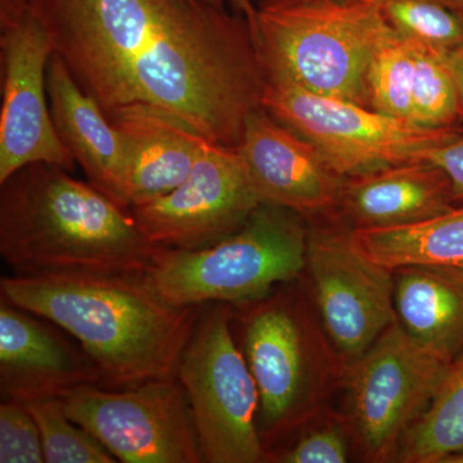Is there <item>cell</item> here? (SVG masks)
Returning a JSON list of instances; mask_svg holds the SVG:
<instances>
[{
    "label": "cell",
    "instance_id": "1",
    "mask_svg": "<svg viewBox=\"0 0 463 463\" xmlns=\"http://www.w3.org/2000/svg\"><path fill=\"white\" fill-rule=\"evenodd\" d=\"M53 53L106 115L165 109L215 145L239 149L263 108L249 21L201 0H32Z\"/></svg>",
    "mask_w": 463,
    "mask_h": 463
},
{
    "label": "cell",
    "instance_id": "2",
    "mask_svg": "<svg viewBox=\"0 0 463 463\" xmlns=\"http://www.w3.org/2000/svg\"><path fill=\"white\" fill-rule=\"evenodd\" d=\"M0 298L56 323L93 359L106 388L176 377L201 307L167 300L147 272L8 274Z\"/></svg>",
    "mask_w": 463,
    "mask_h": 463
},
{
    "label": "cell",
    "instance_id": "3",
    "mask_svg": "<svg viewBox=\"0 0 463 463\" xmlns=\"http://www.w3.org/2000/svg\"><path fill=\"white\" fill-rule=\"evenodd\" d=\"M161 249L129 209L62 167L33 163L0 183V255L12 274L148 272Z\"/></svg>",
    "mask_w": 463,
    "mask_h": 463
},
{
    "label": "cell",
    "instance_id": "4",
    "mask_svg": "<svg viewBox=\"0 0 463 463\" xmlns=\"http://www.w3.org/2000/svg\"><path fill=\"white\" fill-rule=\"evenodd\" d=\"M241 350L259 392L258 429L267 458L321 412L344 367L300 288L232 307Z\"/></svg>",
    "mask_w": 463,
    "mask_h": 463
},
{
    "label": "cell",
    "instance_id": "5",
    "mask_svg": "<svg viewBox=\"0 0 463 463\" xmlns=\"http://www.w3.org/2000/svg\"><path fill=\"white\" fill-rule=\"evenodd\" d=\"M251 29L263 74L367 108V74L394 33L377 0H334L258 11Z\"/></svg>",
    "mask_w": 463,
    "mask_h": 463
},
{
    "label": "cell",
    "instance_id": "6",
    "mask_svg": "<svg viewBox=\"0 0 463 463\" xmlns=\"http://www.w3.org/2000/svg\"><path fill=\"white\" fill-rule=\"evenodd\" d=\"M309 223L285 207L261 203L231 236L199 250L161 249L148 276L179 307L245 306L307 269Z\"/></svg>",
    "mask_w": 463,
    "mask_h": 463
},
{
    "label": "cell",
    "instance_id": "7",
    "mask_svg": "<svg viewBox=\"0 0 463 463\" xmlns=\"http://www.w3.org/2000/svg\"><path fill=\"white\" fill-rule=\"evenodd\" d=\"M176 377L188 395L203 463L267 462L259 392L232 328V307H201Z\"/></svg>",
    "mask_w": 463,
    "mask_h": 463
},
{
    "label": "cell",
    "instance_id": "8",
    "mask_svg": "<svg viewBox=\"0 0 463 463\" xmlns=\"http://www.w3.org/2000/svg\"><path fill=\"white\" fill-rule=\"evenodd\" d=\"M261 106L309 142L344 178L425 160L463 129H428L350 100L319 96L277 75H264Z\"/></svg>",
    "mask_w": 463,
    "mask_h": 463
},
{
    "label": "cell",
    "instance_id": "9",
    "mask_svg": "<svg viewBox=\"0 0 463 463\" xmlns=\"http://www.w3.org/2000/svg\"><path fill=\"white\" fill-rule=\"evenodd\" d=\"M450 362L395 322L344 368L355 446L370 462H397L408 430L425 413Z\"/></svg>",
    "mask_w": 463,
    "mask_h": 463
},
{
    "label": "cell",
    "instance_id": "10",
    "mask_svg": "<svg viewBox=\"0 0 463 463\" xmlns=\"http://www.w3.org/2000/svg\"><path fill=\"white\" fill-rule=\"evenodd\" d=\"M307 270L323 331L345 368L398 322L394 270L358 249L336 218L309 223Z\"/></svg>",
    "mask_w": 463,
    "mask_h": 463
},
{
    "label": "cell",
    "instance_id": "11",
    "mask_svg": "<svg viewBox=\"0 0 463 463\" xmlns=\"http://www.w3.org/2000/svg\"><path fill=\"white\" fill-rule=\"evenodd\" d=\"M67 416L124 463H203L178 377L130 386H81L61 398Z\"/></svg>",
    "mask_w": 463,
    "mask_h": 463
},
{
    "label": "cell",
    "instance_id": "12",
    "mask_svg": "<svg viewBox=\"0 0 463 463\" xmlns=\"http://www.w3.org/2000/svg\"><path fill=\"white\" fill-rule=\"evenodd\" d=\"M260 203L239 149L209 143L181 185L130 213L158 248L199 250L239 231Z\"/></svg>",
    "mask_w": 463,
    "mask_h": 463
},
{
    "label": "cell",
    "instance_id": "13",
    "mask_svg": "<svg viewBox=\"0 0 463 463\" xmlns=\"http://www.w3.org/2000/svg\"><path fill=\"white\" fill-rule=\"evenodd\" d=\"M0 183L33 163L74 172V157L61 142L47 105L53 47L33 8L17 26L0 33Z\"/></svg>",
    "mask_w": 463,
    "mask_h": 463
},
{
    "label": "cell",
    "instance_id": "14",
    "mask_svg": "<svg viewBox=\"0 0 463 463\" xmlns=\"http://www.w3.org/2000/svg\"><path fill=\"white\" fill-rule=\"evenodd\" d=\"M239 152L260 203L291 210L307 223L336 218L346 178L263 108L246 120Z\"/></svg>",
    "mask_w": 463,
    "mask_h": 463
},
{
    "label": "cell",
    "instance_id": "15",
    "mask_svg": "<svg viewBox=\"0 0 463 463\" xmlns=\"http://www.w3.org/2000/svg\"><path fill=\"white\" fill-rule=\"evenodd\" d=\"M102 386L93 359L65 330L0 298V397L29 403Z\"/></svg>",
    "mask_w": 463,
    "mask_h": 463
},
{
    "label": "cell",
    "instance_id": "16",
    "mask_svg": "<svg viewBox=\"0 0 463 463\" xmlns=\"http://www.w3.org/2000/svg\"><path fill=\"white\" fill-rule=\"evenodd\" d=\"M109 118L129 147L125 183L129 210L175 190L213 143L185 118L157 106H127Z\"/></svg>",
    "mask_w": 463,
    "mask_h": 463
},
{
    "label": "cell",
    "instance_id": "17",
    "mask_svg": "<svg viewBox=\"0 0 463 463\" xmlns=\"http://www.w3.org/2000/svg\"><path fill=\"white\" fill-rule=\"evenodd\" d=\"M455 206L447 174L421 160L346 178L336 219L350 230H383L421 223Z\"/></svg>",
    "mask_w": 463,
    "mask_h": 463
},
{
    "label": "cell",
    "instance_id": "18",
    "mask_svg": "<svg viewBox=\"0 0 463 463\" xmlns=\"http://www.w3.org/2000/svg\"><path fill=\"white\" fill-rule=\"evenodd\" d=\"M47 90L52 120L62 145L90 184L128 209L125 183L129 147L123 134L54 53L48 66Z\"/></svg>",
    "mask_w": 463,
    "mask_h": 463
},
{
    "label": "cell",
    "instance_id": "19",
    "mask_svg": "<svg viewBox=\"0 0 463 463\" xmlns=\"http://www.w3.org/2000/svg\"><path fill=\"white\" fill-rule=\"evenodd\" d=\"M399 325L413 339L452 362L463 353V272L432 265L394 270Z\"/></svg>",
    "mask_w": 463,
    "mask_h": 463
},
{
    "label": "cell",
    "instance_id": "20",
    "mask_svg": "<svg viewBox=\"0 0 463 463\" xmlns=\"http://www.w3.org/2000/svg\"><path fill=\"white\" fill-rule=\"evenodd\" d=\"M350 233L358 249L389 269L432 265L463 272V205L421 223Z\"/></svg>",
    "mask_w": 463,
    "mask_h": 463
},
{
    "label": "cell",
    "instance_id": "21",
    "mask_svg": "<svg viewBox=\"0 0 463 463\" xmlns=\"http://www.w3.org/2000/svg\"><path fill=\"white\" fill-rule=\"evenodd\" d=\"M463 452V353L450 362L425 413L402 441L397 462L444 463Z\"/></svg>",
    "mask_w": 463,
    "mask_h": 463
},
{
    "label": "cell",
    "instance_id": "22",
    "mask_svg": "<svg viewBox=\"0 0 463 463\" xmlns=\"http://www.w3.org/2000/svg\"><path fill=\"white\" fill-rule=\"evenodd\" d=\"M414 66L416 45L394 32L380 45L368 70L367 108L413 124Z\"/></svg>",
    "mask_w": 463,
    "mask_h": 463
},
{
    "label": "cell",
    "instance_id": "23",
    "mask_svg": "<svg viewBox=\"0 0 463 463\" xmlns=\"http://www.w3.org/2000/svg\"><path fill=\"white\" fill-rule=\"evenodd\" d=\"M414 45L413 124L428 129H463L449 54Z\"/></svg>",
    "mask_w": 463,
    "mask_h": 463
},
{
    "label": "cell",
    "instance_id": "24",
    "mask_svg": "<svg viewBox=\"0 0 463 463\" xmlns=\"http://www.w3.org/2000/svg\"><path fill=\"white\" fill-rule=\"evenodd\" d=\"M388 25L402 38L450 54L463 47V20L437 0H377Z\"/></svg>",
    "mask_w": 463,
    "mask_h": 463
},
{
    "label": "cell",
    "instance_id": "25",
    "mask_svg": "<svg viewBox=\"0 0 463 463\" xmlns=\"http://www.w3.org/2000/svg\"><path fill=\"white\" fill-rule=\"evenodd\" d=\"M25 405L41 431L45 462H118L99 439L67 416L61 398L39 399Z\"/></svg>",
    "mask_w": 463,
    "mask_h": 463
},
{
    "label": "cell",
    "instance_id": "26",
    "mask_svg": "<svg viewBox=\"0 0 463 463\" xmlns=\"http://www.w3.org/2000/svg\"><path fill=\"white\" fill-rule=\"evenodd\" d=\"M307 430L300 429L297 440L268 456L267 462L276 463H345L349 461L352 444L354 443L347 419L330 417L315 423H306Z\"/></svg>",
    "mask_w": 463,
    "mask_h": 463
},
{
    "label": "cell",
    "instance_id": "27",
    "mask_svg": "<svg viewBox=\"0 0 463 463\" xmlns=\"http://www.w3.org/2000/svg\"><path fill=\"white\" fill-rule=\"evenodd\" d=\"M45 462L41 431L26 405L0 404V463Z\"/></svg>",
    "mask_w": 463,
    "mask_h": 463
},
{
    "label": "cell",
    "instance_id": "28",
    "mask_svg": "<svg viewBox=\"0 0 463 463\" xmlns=\"http://www.w3.org/2000/svg\"><path fill=\"white\" fill-rule=\"evenodd\" d=\"M425 160L440 167L449 178L455 205H463V132L446 145L432 148Z\"/></svg>",
    "mask_w": 463,
    "mask_h": 463
},
{
    "label": "cell",
    "instance_id": "29",
    "mask_svg": "<svg viewBox=\"0 0 463 463\" xmlns=\"http://www.w3.org/2000/svg\"><path fill=\"white\" fill-rule=\"evenodd\" d=\"M32 8V0H0V33L17 26Z\"/></svg>",
    "mask_w": 463,
    "mask_h": 463
},
{
    "label": "cell",
    "instance_id": "30",
    "mask_svg": "<svg viewBox=\"0 0 463 463\" xmlns=\"http://www.w3.org/2000/svg\"><path fill=\"white\" fill-rule=\"evenodd\" d=\"M453 76H455L457 99H458L459 116L463 124V47L449 54Z\"/></svg>",
    "mask_w": 463,
    "mask_h": 463
},
{
    "label": "cell",
    "instance_id": "31",
    "mask_svg": "<svg viewBox=\"0 0 463 463\" xmlns=\"http://www.w3.org/2000/svg\"><path fill=\"white\" fill-rule=\"evenodd\" d=\"M321 2H334V0H252L258 11L297 7V5H312V3Z\"/></svg>",
    "mask_w": 463,
    "mask_h": 463
},
{
    "label": "cell",
    "instance_id": "32",
    "mask_svg": "<svg viewBox=\"0 0 463 463\" xmlns=\"http://www.w3.org/2000/svg\"><path fill=\"white\" fill-rule=\"evenodd\" d=\"M230 3L234 14H241L249 21L250 27L254 26L257 21L258 9L255 7L252 0H225Z\"/></svg>",
    "mask_w": 463,
    "mask_h": 463
},
{
    "label": "cell",
    "instance_id": "33",
    "mask_svg": "<svg viewBox=\"0 0 463 463\" xmlns=\"http://www.w3.org/2000/svg\"><path fill=\"white\" fill-rule=\"evenodd\" d=\"M437 2L452 9V11L455 12L456 14H458L463 20V0H437Z\"/></svg>",
    "mask_w": 463,
    "mask_h": 463
},
{
    "label": "cell",
    "instance_id": "34",
    "mask_svg": "<svg viewBox=\"0 0 463 463\" xmlns=\"http://www.w3.org/2000/svg\"><path fill=\"white\" fill-rule=\"evenodd\" d=\"M201 2L209 3V5H218V7H224L225 0H201Z\"/></svg>",
    "mask_w": 463,
    "mask_h": 463
}]
</instances>
